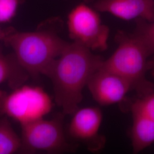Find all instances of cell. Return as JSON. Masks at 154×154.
Listing matches in <instances>:
<instances>
[{
  "instance_id": "obj_3",
  "label": "cell",
  "mask_w": 154,
  "mask_h": 154,
  "mask_svg": "<svg viewBox=\"0 0 154 154\" xmlns=\"http://www.w3.org/2000/svg\"><path fill=\"white\" fill-rule=\"evenodd\" d=\"M118 47L102 66L125 79L139 97L154 91V84L147 79L149 55L132 33L119 31L116 36Z\"/></svg>"
},
{
  "instance_id": "obj_4",
  "label": "cell",
  "mask_w": 154,
  "mask_h": 154,
  "mask_svg": "<svg viewBox=\"0 0 154 154\" xmlns=\"http://www.w3.org/2000/svg\"><path fill=\"white\" fill-rule=\"evenodd\" d=\"M52 108L50 97L40 87L23 84L11 92L0 90V118H10L21 125L44 118Z\"/></svg>"
},
{
  "instance_id": "obj_13",
  "label": "cell",
  "mask_w": 154,
  "mask_h": 154,
  "mask_svg": "<svg viewBox=\"0 0 154 154\" xmlns=\"http://www.w3.org/2000/svg\"><path fill=\"white\" fill-rule=\"evenodd\" d=\"M136 28L132 35L142 44L149 55L154 54V21L149 22L137 19Z\"/></svg>"
},
{
  "instance_id": "obj_18",
  "label": "cell",
  "mask_w": 154,
  "mask_h": 154,
  "mask_svg": "<svg viewBox=\"0 0 154 154\" xmlns=\"http://www.w3.org/2000/svg\"><path fill=\"white\" fill-rule=\"evenodd\" d=\"M94 0H84L85 2H86V4L88 3H90V2H91L92 1H93Z\"/></svg>"
},
{
  "instance_id": "obj_17",
  "label": "cell",
  "mask_w": 154,
  "mask_h": 154,
  "mask_svg": "<svg viewBox=\"0 0 154 154\" xmlns=\"http://www.w3.org/2000/svg\"><path fill=\"white\" fill-rule=\"evenodd\" d=\"M9 32H5L0 28V40H3Z\"/></svg>"
},
{
  "instance_id": "obj_7",
  "label": "cell",
  "mask_w": 154,
  "mask_h": 154,
  "mask_svg": "<svg viewBox=\"0 0 154 154\" xmlns=\"http://www.w3.org/2000/svg\"><path fill=\"white\" fill-rule=\"evenodd\" d=\"M68 131L74 140L83 143L91 152H98L105 146L106 139L99 130L103 119L98 107L78 109L72 114Z\"/></svg>"
},
{
  "instance_id": "obj_12",
  "label": "cell",
  "mask_w": 154,
  "mask_h": 154,
  "mask_svg": "<svg viewBox=\"0 0 154 154\" xmlns=\"http://www.w3.org/2000/svg\"><path fill=\"white\" fill-rule=\"evenodd\" d=\"M22 152V142L12 127L9 118H0V154H13Z\"/></svg>"
},
{
  "instance_id": "obj_16",
  "label": "cell",
  "mask_w": 154,
  "mask_h": 154,
  "mask_svg": "<svg viewBox=\"0 0 154 154\" xmlns=\"http://www.w3.org/2000/svg\"><path fill=\"white\" fill-rule=\"evenodd\" d=\"M149 70H151L152 73L154 76V58L152 61H149Z\"/></svg>"
},
{
  "instance_id": "obj_14",
  "label": "cell",
  "mask_w": 154,
  "mask_h": 154,
  "mask_svg": "<svg viewBox=\"0 0 154 154\" xmlns=\"http://www.w3.org/2000/svg\"><path fill=\"white\" fill-rule=\"evenodd\" d=\"M131 110L139 111L154 121V91L139 97L131 105Z\"/></svg>"
},
{
  "instance_id": "obj_15",
  "label": "cell",
  "mask_w": 154,
  "mask_h": 154,
  "mask_svg": "<svg viewBox=\"0 0 154 154\" xmlns=\"http://www.w3.org/2000/svg\"><path fill=\"white\" fill-rule=\"evenodd\" d=\"M21 0H0V23L9 22L15 16Z\"/></svg>"
},
{
  "instance_id": "obj_9",
  "label": "cell",
  "mask_w": 154,
  "mask_h": 154,
  "mask_svg": "<svg viewBox=\"0 0 154 154\" xmlns=\"http://www.w3.org/2000/svg\"><path fill=\"white\" fill-rule=\"evenodd\" d=\"M94 8L123 20L141 18L149 22L154 21V0H98Z\"/></svg>"
},
{
  "instance_id": "obj_6",
  "label": "cell",
  "mask_w": 154,
  "mask_h": 154,
  "mask_svg": "<svg viewBox=\"0 0 154 154\" xmlns=\"http://www.w3.org/2000/svg\"><path fill=\"white\" fill-rule=\"evenodd\" d=\"M70 38L91 50L105 51L108 48L110 29L102 23L98 11L82 3L68 15Z\"/></svg>"
},
{
  "instance_id": "obj_8",
  "label": "cell",
  "mask_w": 154,
  "mask_h": 154,
  "mask_svg": "<svg viewBox=\"0 0 154 154\" xmlns=\"http://www.w3.org/2000/svg\"><path fill=\"white\" fill-rule=\"evenodd\" d=\"M88 87L93 99L101 106L118 103L132 90L125 79L102 65L91 78Z\"/></svg>"
},
{
  "instance_id": "obj_2",
  "label": "cell",
  "mask_w": 154,
  "mask_h": 154,
  "mask_svg": "<svg viewBox=\"0 0 154 154\" xmlns=\"http://www.w3.org/2000/svg\"><path fill=\"white\" fill-rule=\"evenodd\" d=\"M29 76L47 75L69 42L54 29L42 28L34 32H9L3 39Z\"/></svg>"
},
{
  "instance_id": "obj_11",
  "label": "cell",
  "mask_w": 154,
  "mask_h": 154,
  "mask_svg": "<svg viewBox=\"0 0 154 154\" xmlns=\"http://www.w3.org/2000/svg\"><path fill=\"white\" fill-rule=\"evenodd\" d=\"M29 77L13 54L6 55L0 49V85L6 83L11 88H16L23 85Z\"/></svg>"
},
{
  "instance_id": "obj_5",
  "label": "cell",
  "mask_w": 154,
  "mask_h": 154,
  "mask_svg": "<svg viewBox=\"0 0 154 154\" xmlns=\"http://www.w3.org/2000/svg\"><path fill=\"white\" fill-rule=\"evenodd\" d=\"M63 116L62 113L50 119L42 118L21 125L22 153L73 151L75 146L68 143L65 136Z\"/></svg>"
},
{
  "instance_id": "obj_1",
  "label": "cell",
  "mask_w": 154,
  "mask_h": 154,
  "mask_svg": "<svg viewBox=\"0 0 154 154\" xmlns=\"http://www.w3.org/2000/svg\"><path fill=\"white\" fill-rule=\"evenodd\" d=\"M104 60L81 44L69 42L50 69L56 104L64 115H72L82 100L83 90Z\"/></svg>"
},
{
  "instance_id": "obj_10",
  "label": "cell",
  "mask_w": 154,
  "mask_h": 154,
  "mask_svg": "<svg viewBox=\"0 0 154 154\" xmlns=\"http://www.w3.org/2000/svg\"><path fill=\"white\" fill-rule=\"evenodd\" d=\"M131 111L132 149L134 153H139L154 143V121L139 111Z\"/></svg>"
}]
</instances>
